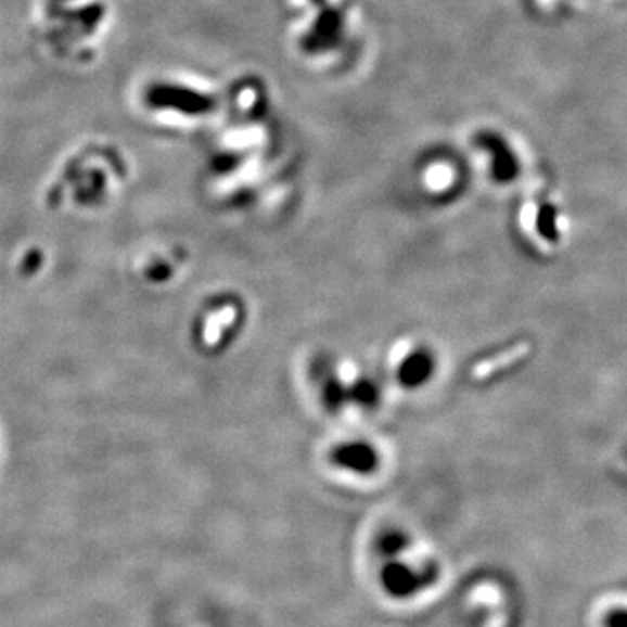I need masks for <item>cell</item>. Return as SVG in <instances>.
I'll return each instance as SVG.
<instances>
[{
  "label": "cell",
  "mask_w": 627,
  "mask_h": 627,
  "mask_svg": "<svg viewBox=\"0 0 627 627\" xmlns=\"http://www.w3.org/2000/svg\"><path fill=\"white\" fill-rule=\"evenodd\" d=\"M344 28V18L336 10H327L319 14L318 22L314 23L309 36L305 37V49L312 53L324 51L338 44Z\"/></svg>",
  "instance_id": "obj_2"
},
{
  "label": "cell",
  "mask_w": 627,
  "mask_h": 627,
  "mask_svg": "<svg viewBox=\"0 0 627 627\" xmlns=\"http://www.w3.org/2000/svg\"><path fill=\"white\" fill-rule=\"evenodd\" d=\"M528 350H530V344L522 342V344L514 345V347L504 350V353L497 354V356H494V358L485 359V361L479 362V364L474 368V379H477V381L488 379V376L494 375L495 371L502 370V368H508L509 364H513V362L525 358L526 354H528Z\"/></svg>",
  "instance_id": "obj_4"
},
{
  "label": "cell",
  "mask_w": 627,
  "mask_h": 627,
  "mask_svg": "<svg viewBox=\"0 0 627 627\" xmlns=\"http://www.w3.org/2000/svg\"><path fill=\"white\" fill-rule=\"evenodd\" d=\"M477 146L491 154V172L500 181L513 180L520 172V163L504 138L494 133H482L476 138Z\"/></svg>",
  "instance_id": "obj_1"
},
{
  "label": "cell",
  "mask_w": 627,
  "mask_h": 627,
  "mask_svg": "<svg viewBox=\"0 0 627 627\" xmlns=\"http://www.w3.org/2000/svg\"><path fill=\"white\" fill-rule=\"evenodd\" d=\"M592 627H627V591L598 600L591 612Z\"/></svg>",
  "instance_id": "obj_3"
}]
</instances>
